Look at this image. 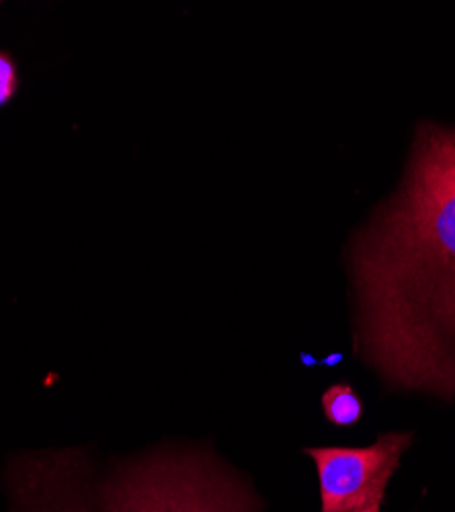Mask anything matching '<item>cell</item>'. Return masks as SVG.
<instances>
[{"label":"cell","instance_id":"obj_1","mask_svg":"<svg viewBox=\"0 0 455 512\" xmlns=\"http://www.w3.org/2000/svg\"><path fill=\"white\" fill-rule=\"evenodd\" d=\"M355 349L390 386L455 396V127H417L404 179L355 236Z\"/></svg>","mask_w":455,"mask_h":512},{"label":"cell","instance_id":"obj_2","mask_svg":"<svg viewBox=\"0 0 455 512\" xmlns=\"http://www.w3.org/2000/svg\"><path fill=\"white\" fill-rule=\"evenodd\" d=\"M107 512H253L251 498L218 465L189 453L148 457L105 486Z\"/></svg>","mask_w":455,"mask_h":512},{"label":"cell","instance_id":"obj_3","mask_svg":"<svg viewBox=\"0 0 455 512\" xmlns=\"http://www.w3.org/2000/svg\"><path fill=\"white\" fill-rule=\"evenodd\" d=\"M410 433H386L369 447H312L316 463L320 512H361L380 508L386 486L410 447Z\"/></svg>","mask_w":455,"mask_h":512},{"label":"cell","instance_id":"obj_4","mask_svg":"<svg viewBox=\"0 0 455 512\" xmlns=\"http://www.w3.org/2000/svg\"><path fill=\"white\" fill-rule=\"evenodd\" d=\"M322 410H324V416L333 424L351 426L361 418L363 404L347 383H337V386L328 388L324 392Z\"/></svg>","mask_w":455,"mask_h":512},{"label":"cell","instance_id":"obj_5","mask_svg":"<svg viewBox=\"0 0 455 512\" xmlns=\"http://www.w3.org/2000/svg\"><path fill=\"white\" fill-rule=\"evenodd\" d=\"M19 84L21 78L17 60L9 52L0 50V107L9 105L17 97Z\"/></svg>","mask_w":455,"mask_h":512},{"label":"cell","instance_id":"obj_6","mask_svg":"<svg viewBox=\"0 0 455 512\" xmlns=\"http://www.w3.org/2000/svg\"><path fill=\"white\" fill-rule=\"evenodd\" d=\"M361 512H380V508H367V510H361Z\"/></svg>","mask_w":455,"mask_h":512}]
</instances>
